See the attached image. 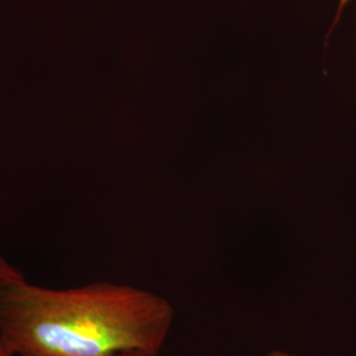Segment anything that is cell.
<instances>
[{
  "mask_svg": "<svg viewBox=\"0 0 356 356\" xmlns=\"http://www.w3.org/2000/svg\"><path fill=\"white\" fill-rule=\"evenodd\" d=\"M22 280H24L23 273L0 254V296L11 285Z\"/></svg>",
  "mask_w": 356,
  "mask_h": 356,
  "instance_id": "2",
  "label": "cell"
},
{
  "mask_svg": "<svg viewBox=\"0 0 356 356\" xmlns=\"http://www.w3.org/2000/svg\"><path fill=\"white\" fill-rule=\"evenodd\" d=\"M0 356H13L3 344L0 342Z\"/></svg>",
  "mask_w": 356,
  "mask_h": 356,
  "instance_id": "6",
  "label": "cell"
},
{
  "mask_svg": "<svg viewBox=\"0 0 356 356\" xmlns=\"http://www.w3.org/2000/svg\"><path fill=\"white\" fill-rule=\"evenodd\" d=\"M173 321L166 298L126 284L53 289L24 279L0 296V342L13 356H157Z\"/></svg>",
  "mask_w": 356,
  "mask_h": 356,
  "instance_id": "1",
  "label": "cell"
},
{
  "mask_svg": "<svg viewBox=\"0 0 356 356\" xmlns=\"http://www.w3.org/2000/svg\"><path fill=\"white\" fill-rule=\"evenodd\" d=\"M114 356H153L147 354V353H139V351H135V353H124V354H118Z\"/></svg>",
  "mask_w": 356,
  "mask_h": 356,
  "instance_id": "5",
  "label": "cell"
},
{
  "mask_svg": "<svg viewBox=\"0 0 356 356\" xmlns=\"http://www.w3.org/2000/svg\"><path fill=\"white\" fill-rule=\"evenodd\" d=\"M266 356H300L297 355V354H293V353H289V351H285V350H273V351H270V353H268Z\"/></svg>",
  "mask_w": 356,
  "mask_h": 356,
  "instance_id": "3",
  "label": "cell"
},
{
  "mask_svg": "<svg viewBox=\"0 0 356 356\" xmlns=\"http://www.w3.org/2000/svg\"><path fill=\"white\" fill-rule=\"evenodd\" d=\"M350 0H341L339 1V10H338V15H337V19H335V22H334V24H332V26H337V23H338V20H339V15H341V13H342V10H343L344 6L348 3Z\"/></svg>",
  "mask_w": 356,
  "mask_h": 356,
  "instance_id": "4",
  "label": "cell"
}]
</instances>
